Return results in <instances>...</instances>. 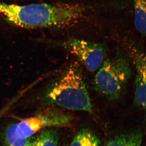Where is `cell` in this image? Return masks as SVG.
I'll list each match as a JSON object with an SVG mask.
<instances>
[{
	"instance_id": "8992f818",
	"label": "cell",
	"mask_w": 146,
	"mask_h": 146,
	"mask_svg": "<svg viewBox=\"0 0 146 146\" xmlns=\"http://www.w3.org/2000/svg\"><path fill=\"white\" fill-rule=\"evenodd\" d=\"M136 68V76L134 83V103L143 110L146 107V57L142 50L133 49L130 51Z\"/></svg>"
},
{
	"instance_id": "277c9868",
	"label": "cell",
	"mask_w": 146,
	"mask_h": 146,
	"mask_svg": "<svg viewBox=\"0 0 146 146\" xmlns=\"http://www.w3.org/2000/svg\"><path fill=\"white\" fill-rule=\"evenodd\" d=\"M73 119L72 115L58 108L50 106L16 124V130L19 136L29 138L46 129L68 127L71 125Z\"/></svg>"
},
{
	"instance_id": "6da1fadb",
	"label": "cell",
	"mask_w": 146,
	"mask_h": 146,
	"mask_svg": "<svg viewBox=\"0 0 146 146\" xmlns=\"http://www.w3.org/2000/svg\"><path fill=\"white\" fill-rule=\"evenodd\" d=\"M85 11L79 5L43 3L18 5L0 2V14L5 20L25 28L65 27L81 19Z\"/></svg>"
},
{
	"instance_id": "7a4b0ae2",
	"label": "cell",
	"mask_w": 146,
	"mask_h": 146,
	"mask_svg": "<svg viewBox=\"0 0 146 146\" xmlns=\"http://www.w3.org/2000/svg\"><path fill=\"white\" fill-rule=\"evenodd\" d=\"M42 100L50 106L92 113L93 107L80 63L73 60L46 86Z\"/></svg>"
},
{
	"instance_id": "8fae6325",
	"label": "cell",
	"mask_w": 146,
	"mask_h": 146,
	"mask_svg": "<svg viewBox=\"0 0 146 146\" xmlns=\"http://www.w3.org/2000/svg\"><path fill=\"white\" fill-rule=\"evenodd\" d=\"M31 137L23 138L17 134L16 125H10L6 131L5 136V146H31Z\"/></svg>"
},
{
	"instance_id": "52a82bcc",
	"label": "cell",
	"mask_w": 146,
	"mask_h": 146,
	"mask_svg": "<svg viewBox=\"0 0 146 146\" xmlns=\"http://www.w3.org/2000/svg\"><path fill=\"white\" fill-rule=\"evenodd\" d=\"M143 137L142 131L135 130L114 137L108 141L104 146H141Z\"/></svg>"
},
{
	"instance_id": "5b68a950",
	"label": "cell",
	"mask_w": 146,
	"mask_h": 146,
	"mask_svg": "<svg viewBox=\"0 0 146 146\" xmlns=\"http://www.w3.org/2000/svg\"><path fill=\"white\" fill-rule=\"evenodd\" d=\"M61 45L91 72H95L100 68L106 56V48L100 43L70 38L61 42Z\"/></svg>"
},
{
	"instance_id": "9c48e42d",
	"label": "cell",
	"mask_w": 146,
	"mask_h": 146,
	"mask_svg": "<svg viewBox=\"0 0 146 146\" xmlns=\"http://www.w3.org/2000/svg\"><path fill=\"white\" fill-rule=\"evenodd\" d=\"M100 144L99 138L93 131L83 129L76 134L70 146H100Z\"/></svg>"
},
{
	"instance_id": "ba28073f",
	"label": "cell",
	"mask_w": 146,
	"mask_h": 146,
	"mask_svg": "<svg viewBox=\"0 0 146 146\" xmlns=\"http://www.w3.org/2000/svg\"><path fill=\"white\" fill-rule=\"evenodd\" d=\"M31 138V146H57L58 133L53 128L46 129Z\"/></svg>"
},
{
	"instance_id": "3957f363",
	"label": "cell",
	"mask_w": 146,
	"mask_h": 146,
	"mask_svg": "<svg viewBox=\"0 0 146 146\" xmlns=\"http://www.w3.org/2000/svg\"><path fill=\"white\" fill-rule=\"evenodd\" d=\"M95 76L93 86L99 94L110 100L123 94L132 74L129 56L122 51L105 60Z\"/></svg>"
},
{
	"instance_id": "30bf717a",
	"label": "cell",
	"mask_w": 146,
	"mask_h": 146,
	"mask_svg": "<svg viewBox=\"0 0 146 146\" xmlns=\"http://www.w3.org/2000/svg\"><path fill=\"white\" fill-rule=\"evenodd\" d=\"M135 25L141 34H146V0H133Z\"/></svg>"
}]
</instances>
